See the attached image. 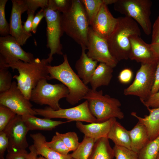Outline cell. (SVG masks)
<instances>
[{
	"label": "cell",
	"instance_id": "cell-1",
	"mask_svg": "<svg viewBox=\"0 0 159 159\" xmlns=\"http://www.w3.org/2000/svg\"><path fill=\"white\" fill-rule=\"evenodd\" d=\"M50 64L48 58H37L30 62L19 60L8 64H0V66L18 71L19 75L13 78L16 80L18 87L25 97L30 100L31 92L39 82L44 79L49 80L48 66Z\"/></svg>",
	"mask_w": 159,
	"mask_h": 159
},
{
	"label": "cell",
	"instance_id": "cell-2",
	"mask_svg": "<svg viewBox=\"0 0 159 159\" xmlns=\"http://www.w3.org/2000/svg\"><path fill=\"white\" fill-rule=\"evenodd\" d=\"M117 18L115 27L107 41L111 54L119 62L129 59L130 37L140 36L141 33L137 23L132 18L126 16Z\"/></svg>",
	"mask_w": 159,
	"mask_h": 159
},
{
	"label": "cell",
	"instance_id": "cell-3",
	"mask_svg": "<svg viewBox=\"0 0 159 159\" xmlns=\"http://www.w3.org/2000/svg\"><path fill=\"white\" fill-rule=\"evenodd\" d=\"M61 21L64 32L87 49L90 26L81 0H72L69 10L61 14Z\"/></svg>",
	"mask_w": 159,
	"mask_h": 159
},
{
	"label": "cell",
	"instance_id": "cell-4",
	"mask_svg": "<svg viewBox=\"0 0 159 159\" xmlns=\"http://www.w3.org/2000/svg\"><path fill=\"white\" fill-rule=\"evenodd\" d=\"M63 57L64 61L61 64L56 66H48L49 80H57L67 87L69 92L66 100L73 105L83 99L90 88L72 68L67 55L64 54Z\"/></svg>",
	"mask_w": 159,
	"mask_h": 159
},
{
	"label": "cell",
	"instance_id": "cell-5",
	"mask_svg": "<svg viewBox=\"0 0 159 159\" xmlns=\"http://www.w3.org/2000/svg\"><path fill=\"white\" fill-rule=\"evenodd\" d=\"M83 99L87 100L90 111L97 122H104L112 118L120 120L124 118L119 100L108 95H103L102 90L97 91L90 89Z\"/></svg>",
	"mask_w": 159,
	"mask_h": 159
},
{
	"label": "cell",
	"instance_id": "cell-6",
	"mask_svg": "<svg viewBox=\"0 0 159 159\" xmlns=\"http://www.w3.org/2000/svg\"><path fill=\"white\" fill-rule=\"evenodd\" d=\"M114 10L132 18L138 23L145 33L149 35L152 31L150 19L152 2L150 0H117Z\"/></svg>",
	"mask_w": 159,
	"mask_h": 159
},
{
	"label": "cell",
	"instance_id": "cell-7",
	"mask_svg": "<svg viewBox=\"0 0 159 159\" xmlns=\"http://www.w3.org/2000/svg\"><path fill=\"white\" fill-rule=\"evenodd\" d=\"M47 80L40 81L32 90L30 100L40 105H47L54 110L61 108L59 100L67 97L69 90L62 83L52 84L48 83Z\"/></svg>",
	"mask_w": 159,
	"mask_h": 159
},
{
	"label": "cell",
	"instance_id": "cell-8",
	"mask_svg": "<svg viewBox=\"0 0 159 159\" xmlns=\"http://www.w3.org/2000/svg\"><path fill=\"white\" fill-rule=\"evenodd\" d=\"M159 60L151 63L141 64L133 82L124 90V94L138 96L141 102L147 100L151 95L156 66Z\"/></svg>",
	"mask_w": 159,
	"mask_h": 159
},
{
	"label": "cell",
	"instance_id": "cell-9",
	"mask_svg": "<svg viewBox=\"0 0 159 159\" xmlns=\"http://www.w3.org/2000/svg\"><path fill=\"white\" fill-rule=\"evenodd\" d=\"M37 115L45 118H64L71 121L85 122L90 123L97 122L96 119L91 113L88 102L86 100L80 104L71 108L54 110L49 107L44 109L33 108Z\"/></svg>",
	"mask_w": 159,
	"mask_h": 159
},
{
	"label": "cell",
	"instance_id": "cell-10",
	"mask_svg": "<svg viewBox=\"0 0 159 159\" xmlns=\"http://www.w3.org/2000/svg\"><path fill=\"white\" fill-rule=\"evenodd\" d=\"M45 18L47 22V46L50 49L48 59L50 64L53 55H62L63 47L60 38L64 33L61 24L60 12L48 8L45 9Z\"/></svg>",
	"mask_w": 159,
	"mask_h": 159
},
{
	"label": "cell",
	"instance_id": "cell-11",
	"mask_svg": "<svg viewBox=\"0 0 159 159\" xmlns=\"http://www.w3.org/2000/svg\"><path fill=\"white\" fill-rule=\"evenodd\" d=\"M0 105L7 107L17 115H37L32 108L30 100L25 97L14 81L8 90L0 93Z\"/></svg>",
	"mask_w": 159,
	"mask_h": 159
},
{
	"label": "cell",
	"instance_id": "cell-12",
	"mask_svg": "<svg viewBox=\"0 0 159 159\" xmlns=\"http://www.w3.org/2000/svg\"><path fill=\"white\" fill-rule=\"evenodd\" d=\"M34 59L33 55L25 51L11 35L0 37V64H8L19 60L30 62Z\"/></svg>",
	"mask_w": 159,
	"mask_h": 159
},
{
	"label": "cell",
	"instance_id": "cell-13",
	"mask_svg": "<svg viewBox=\"0 0 159 159\" xmlns=\"http://www.w3.org/2000/svg\"><path fill=\"white\" fill-rule=\"evenodd\" d=\"M88 57L94 60L104 63L113 68L118 61L111 54L107 40L96 34L90 26L89 29L87 47Z\"/></svg>",
	"mask_w": 159,
	"mask_h": 159
},
{
	"label": "cell",
	"instance_id": "cell-14",
	"mask_svg": "<svg viewBox=\"0 0 159 159\" xmlns=\"http://www.w3.org/2000/svg\"><path fill=\"white\" fill-rule=\"evenodd\" d=\"M3 131L9 140L7 152L26 150L29 146L26 135L29 130L21 116L16 115Z\"/></svg>",
	"mask_w": 159,
	"mask_h": 159
},
{
	"label": "cell",
	"instance_id": "cell-15",
	"mask_svg": "<svg viewBox=\"0 0 159 159\" xmlns=\"http://www.w3.org/2000/svg\"><path fill=\"white\" fill-rule=\"evenodd\" d=\"M12 7L10 19V35L19 44L23 46L32 36L27 34L23 29L21 15L27 9L25 0H12Z\"/></svg>",
	"mask_w": 159,
	"mask_h": 159
},
{
	"label": "cell",
	"instance_id": "cell-16",
	"mask_svg": "<svg viewBox=\"0 0 159 159\" xmlns=\"http://www.w3.org/2000/svg\"><path fill=\"white\" fill-rule=\"evenodd\" d=\"M117 21L109 10L107 5L102 3L91 27L98 35L107 40L111 34Z\"/></svg>",
	"mask_w": 159,
	"mask_h": 159
},
{
	"label": "cell",
	"instance_id": "cell-17",
	"mask_svg": "<svg viewBox=\"0 0 159 159\" xmlns=\"http://www.w3.org/2000/svg\"><path fill=\"white\" fill-rule=\"evenodd\" d=\"M140 37L135 35L130 37L129 59L141 64L151 63L159 60L156 57L150 44L145 42Z\"/></svg>",
	"mask_w": 159,
	"mask_h": 159
},
{
	"label": "cell",
	"instance_id": "cell-18",
	"mask_svg": "<svg viewBox=\"0 0 159 159\" xmlns=\"http://www.w3.org/2000/svg\"><path fill=\"white\" fill-rule=\"evenodd\" d=\"M116 120V118H112L104 122H92L87 124L77 121L76 125L84 136L97 140L100 138H107L112 125Z\"/></svg>",
	"mask_w": 159,
	"mask_h": 159
},
{
	"label": "cell",
	"instance_id": "cell-19",
	"mask_svg": "<svg viewBox=\"0 0 159 159\" xmlns=\"http://www.w3.org/2000/svg\"><path fill=\"white\" fill-rule=\"evenodd\" d=\"M147 109L149 114L145 115L144 117L138 116L135 112H132L131 114L145 126L149 140L151 141L159 135V107Z\"/></svg>",
	"mask_w": 159,
	"mask_h": 159
},
{
	"label": "cell",
	"instance_id": "cell-20",
	"mask_svg": "<svg viewBox=\"0 0 159 159\" xmlns=\"http://www.w3.org/2000/svg\"><path fill=\"white\" fill-rule=\"evenodd\" d=\"M86 48H82L79 59L76 61L75 68L77 75L86 85L90 83L91 79L97 67L98 62L90 58L85 53Z\"/></svg>",
	"mask_w": 159,
	"mask_h": 159
},
{
	"label": "cell",
	"instance_id": "cell-21",
	"mask_svg": "<svg viewBox=\"0 0 159 159\" xmlns=\"http://www.w3.org/2000/svg\"><path fill=\"white\" fill-rule=\"evenodd\" d=\"M34 146L38 155L47 159H72L71 154L67 155L61 154L49 148L46 144L45 137L40 133L31 134Z\"/></svg>",
	"mask_w": 159,
	"mask_h": 159
},
{
	"label": "cell",
	"instance_id": "cell-22",
	"mask_svg": "<svg viewBox=\"0 0 159 159\" xmlns=\"http://www.w3.org/2000/svg\"><path fill=\"white\" fill-rule=\"evenodd\" d=\"M22 118L29 130H51L59 125L71 121L68 120L66 121H55L45 118H39L31 115L22 116Z\"/></svg>",
	"mask_w": 159,
	"mask_h": 159
},
{
	"label": "cell",
	"instance_id": "cell-23",
	"mask_svg": "<svg viewBox=\"0 0 159 159\" xmlns=\"http://www.w3.org/2000/svg\"><path fill=\"white\" fill-rule=\"evenodd\" d=\"M113 69L105 63L100 62L90 81L91 89L95 91L100 86L108 85L113 77Z\"/></svg>",
	"mask_w": 159,
	"mask_h": 159
},
{
	"label": "cell",
	"instance_id": "cell-24",
	"mask_svg": "<svg viewBox=\"0 0 159 159\" xmlns=\"http://www.w3.org/2000/svg\"><path fill=\"white\" fill-rule=\"evenodd\" d=\"M131 140V149L138 153L150 141L145 126L139 122L129 131Z\"/></svg>",
	"mask_w": 159,
	"mask_h": 159
},
{
	"label": "cell",
	"instance_id": "cell-25",
	"mask_svg": "<svg viewBox=\"0 0 159 159\" xmlns=\"http://www.w3.org/2000/svg\"><path fill=\"white\" fill-rule=\"evenodd\" d=\"M107 138L115 145L131 149V140L128 130L116 120L112 125Z\"/></svg>",
	"mask_w": 159,
	"mask_h": 159
},
{
	"label": "cell",
	"instance_id": "cell-26",
	"mask_svg": "<svg viewBox=\"0 0 159 159\" xmlns=\"http://www.w3.org/2000/svg\"><path fill=\"white\" fill-rule=\"evenodd\" d=\"M108 139L103 138L96 141L88 159H113L114 155Z\"/></svg>",
	"mask_w": 159,
	"mask_h": 159
},
{
	"label": "cell",
	"instance_id": "cell-27",
	"mask_svg": "<svg viewBox=\"0 0 159 159\" xmlns=\"http://www.w3.org/2000/svg\"><path fill=\"white\" fill-rule=\"evenodd\" d=\"M96 140L84 136L77 149L71 154L72 158L74 159H88Z\"/></svg>",
	"mask_w": 159,
	"mask_h": 159
},
{
	"label": "cell",
	"instance_id": "cell-28",
	"mask_svg": "<svg viewBox=\"0 0 159 159\" xmlns=\"http://www.w3.org/2000/svg\"><path fill=\"white\" fill-rule=\"evenodd\" d=\"M159 153V135L150 141L138 153V159H156Z\"/></svg>",
	"mask_w": 159,
	"mask_h": 159
},
{
	"label": "cell",
	"instance_id": "cell-29",
	"mask_svg": "<svg viewBox=\"0 0 159 159\" xmlns=\"http://www.w3.org/2000/svg\"><path fill=\"white\" fill-rule=\"evenodd\" d=\"M81 0L91 26L103 3L102 0Z\"/></svg>",
	"mask_w": 159,
	"mask_h": 159
},
{
	"label": "cell",
	"instance_id": "cell-30",
	"mask_svg": "<svg viewBox=\"0 0 159 159\" xmlns=\"http://www.w3.org/2000/svg\"><path fill=\"white\" fill-rule=\"evenodd\" d=\"M55 135L62 140L70 151L75 150L80 143L77 135L75 132H69L61 133L56 132Z\"/></svg>",
	"mask_w": 159,
	"mask_h": 159
},
{
	"label": "cell",
	"instance_id": "cell-31",
	"mask_svg": "<svg viewBox=\"0 0 159 159\" xmlns=\"http://www.w3.org/2000/svg\"><path fill=\"white\" fill-rule=\"evenodd\" d=\"M8 68L0 66V93L8 90L12 85V75Z\"/></svg>",
	"mask_w": 159,
	"mask_h": 159
},
{
	"label": "cell",
	"instance_id": "cell-32",
	"mask_svg": "<svg viewBox=\"0 0 159 159\" xmlns=\"http://www.w3.org/2000/svg\"><path fill=\"white\" fill-rule=\"evenodd\" d=\"M113 149L115 159H138V153L130 149L116 145Z\"/></svg>",
	"mask_w": 159,
	"mask_h": 159
},
{
	"label": "cell",
	"instance_id": "cell-33",
	"mask_svg": "<svg viewBox=\"0 0 159 159\" xmlns=\"http://www.w3.org/2000/svg\"><path fill=\"white\" fill-rule=\"evenodd\" d=\"M16 114L7 107L0 105V132L6 126Z\"/></svg>",
	"mask_w": 159,
	"mask_h": 159
},
{
	"label": "cell",
	"instance_id": "cell-34",
	"mask_svg": "<svg viewBox=\"0 0 159 159\" xmlns=\"http://www.w3.org/2000/svg\"><path fill=\"white\" fill-rule=\"evenodd\" d=\"M7 1V0H0V34L1 37L10 34L9 24L6 19L5 14V7Z\"/></svg>",
	"mask_w": 159,
	"mask_h": 159
},
{
	"label": "cell",
	"instance_id": "cell-35",
	"mask_svg": "<svg viewBox=\"0 0 159 159\" xmlns=\"http://www.w3.org/2000/svg\"><path fill=\"white\" fill-rule=\"evenodd\" d=\"M46 143L49 148L61 154L67 155L70 151L62 140L56 135L52 137L50 141H46Z\"/></svg>",
	"mask_w": 159,
	"mask_h": 159
},
{
	"label": "cell",
	"instance_id": "cell-36",
	"mask_svg": "<svg viewBox=\"0 0 159 159\" xmlns=\"http://www.w3.org/2000/svg\"><path fill=\"white\" fill-rule=\"evenodd\" d=\"M71 4L72 0H49L47 8L64 13L69 10Z\"/></svg>",
	"mask_w": 159,
	"mask_h": 159
},
{
	"label": "cell",
	"instance_id": "cell-37",
	"mask_svg": "<svg viewBox=\"0 0 159 159\" xmlns=\"http://www.w3.org/2000/svg\"><path fill=\"white\" fill-rule=\"evenodd\" d=\"M48 1L49 0H25L27 11L34 12L39 7L42 9L47 8Z\"/></svg>",
	"mask_w": 159,
	"mask_h": 159
},
{
	"label": "cell",
	"instance_id": "cell-38",
	"mask_svg": "<svg viewBox=\"0 0 159 159\" xmlns=\"http://www.w3.org/2000/svg\"><path fill=\"white\" fill-rule=\"evenodd\" d=\"M133 76L132 71L130 68H125L120 72L117 78L118 80L123 84L129 83L131 81Z\"/></svg>",
	"mask_w": 159,
	"mask_h": 159
},
{
	"label": "cell",
	"instance_id": "cell-39",
	"mask_svg": "<svg viewBox=\"0 0 159 159\" xmlns=\"http://www.w3.org/2000/svg\"><path fill=\"white\" fill-rule=\"evenodd\" d=\"M142 103L147 108L159 107V91L151 95L147 100Z\"/></svg>",
	"mask_w": 159,
	"mask_h": 159
},
{
	"label": "cell",
	"instance_id": "cell-40",
	"mask_svg": "<svg viewBox=\"0 0 159 159\" xmlns=\"http://www.w3.org/2000/svg\"><path fill=\"white\" fill-rule=\"evenodd\" d=\"M28 15L26 21L24 22L23 29L25 32L27 34L32 36V32L33 19L34 16L35 12L27 11Z\"/></svg>",
	"mask_w": 159,
	"mask_h": 159
},
{
	"label": "cell",
	"instance_id": "cell-41",
	"mask_svg": "<svg viewBox=\"0 0 159 159\" xmlns=\"http://www.w3.org/2000/svg\"><path fill=\"white\" fill-rule=\"evenodd\" d=\"M9 140L5 132H0V159H4V153L7 149Z\"/></svg>",
	"mask_w": 159,
	"mask_h": 159
},
{
	"label": "cell",
	"instance_id": "cell-42",
	"mask_svg": "<svg viewBox=\"0 0 159 159\" xmlns=\"http://www.w3.org/2000/svg\"><path fill=\"white\" fill-rule=\"evenodd\" d=\"M45 9H41L34 16L32 30V32L34 34H36L38 26L40 21L44 17H45Z\"/></svg>",
	"mask_w": 159,
	"mask_h": 159
},
{
	"label": "cell",
	"instance_id": "cell-43",
	"mask_svg": "<svg viewBox=\"0 0 159 159\" xmlns=\"http://www.w3.org/2000/svg\"><path fill=\"white\" fill-rule=\"evenodd\" d=\"M28 153L26 150L7 152L6 159H26Z\"/></svg>",
	"mask_w": 159,
	"mask_h": 159
},
{
	"label": "cell",
	"instance_id": "cell-44",
	"mask_svg": "<svg viewBox=\"0 0 159 159\" xmlns=\"http://www.w3.org/2000/svg\"><path fill=\"white\" fill-rule=\"evenodd\" d=\"M159 60L158 62L155 75L154 83L151 91V95L159 91Z\"/></svg>",
	"mask_w": 159,
	"mask_h": 159
},
{
	"label": "cell",
	"instance_id": "cell-45",
	"mask_svg": "<svg viewBox=\"0 0 159 159\" xmlns=\"http://www.w3.org/2000/svg\"><path fill=\"white\" fill-rule=\"evenodd\" d=\"M152 33L151 42H153L159 38V16L152 27Z\"/></svg>",
	"mask_w": 159,
	"mask_h": 159
},
{
	"label": "cell",
	"instance_id": "cell-46",
	"mask_svg": "<svg viewBox=\"0 0 159 159\" xmlns=\"http://www.w3.org/2000/svg\"><path fill=\"white\" fill-rule=\"evenodd\" d=\"M30 152L26 155V159H37L38 155L37 150L33 144L29 147Z\"/></svg>",
	"mask_w": 159,
	"mask_h": 159
},
{
	"label": "cell",
	"instance_id": "cell-47",
	"mask_svg": "<svg viewBox=\"0 0 159 159\" xmlns=\"http://www.w3.org/2000/svg\"><path fill=\"white\" fill-rule=\"evenodd\" d=\"M150 44L156 57L159 59V38Z\"/></svg>",
	"mask_w": 159,
	"mask_h": 159
},
{
	"label": "cell",
	"instance_id": "cell-48",
	"mask_svg": "<svg viewBox=\"0 0 159 159\" xmlns=\"http://www.w3.org/2000/svg\"><path fill=\"white\" fill-rule=\"evenodd\" d=\"M117 0H102L103 3L107 6L108 5L114 4Z\"/></svg>",
	"mask_w": 159,
	"mask_h": 159
},
{
	"label": "cell",
	"instance_id": "cell-49",
	"mask_svg": "<svg viewBox=\"0 0 159 159\" xmlns=\"http://www.w3.org/2000/svg\"><path fill=\"white\" fill-rule=\"evenodd\" d=\"M37 159H47L42 156H40L39 157H38Z\"/></svg>",
	"mask_w": 159,
	"mask_h": 159
},
{
	"label": "cell",
	"instance_id": "cell-50",
	"mask_svg": "<svg viewBox=\"0 0 159 159\" xmlns=\"http://www.w3.org/2000/svg\"><path fill=\"white\" fill-rule=\"evenodd\" d=\"M156 159H159V153L158 155L157 158Z\"/></svg>",
	"mask_w": 159,
	"mask_h": 159
},
{
	"label": "cell",
	"instance_id": "cell-51",
	"mask_svg": "<svg viewBox=\"0 0 159 159\" xmlns=\"http://www.w3.org/2000/svg\"><path fill=\"white\" fill-rule=\"evenodd\" d=\"M72 159H73V158H72Z\"/></svg>",
	"mask_w": 159,
	"mask_h": 159
}]
</instances>
